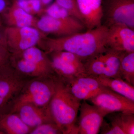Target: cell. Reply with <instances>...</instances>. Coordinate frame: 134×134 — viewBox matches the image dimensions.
<instances>
[{
    "label": "cell",
    "mask_w": 134,
    "mask_h": 134,
    "mask_svg": "<svg viewBox=\"0 0 134 134\" xmlns=\"http://www.w3.org/2000/svg\"><path fill=\"white\" fill-rule=\"evenodd\" d=\"M37 28L44 33L58 37L69 36L83 31L86 29L82 22L74 17L56 18L46 15L37 22Z\"/></svg>",
    "instance_id": "ba28073f"
},
{
    "label": "cell",
    "mask_w": 134,
    "mask_h": 134,
    "mask_svg": "<svg viewBox=\"0 0 134 134\" xmlns=\"http://www.w3.org/2000/svg\"><path fill=\"white\" fill-rule=\"evenodd\" d=\"M16 1H21V0H16Z\"/></svg>",
    "instance_id": "836d02e7"
},
{
    "label": "cell",
    "mask_w": 134,
    "mask_h": 134,
    "mask_svg": "<svg viewBox=\"0 0 134 134\" xmlns=\"http://www.w3.org/2000/svg\"><path fill=\"white\" fill-rule=\"evenodd\" d=\"M88 100L106 115L116 112L134 114V102L105 88Z\"/></svg>",
    "instance_id": "52a82bcc"
},
{
    "label": "cell",
    "mask_w": 134,
    "mask_h": 134,
    "mask_svg": "<svg viewBox=\"0 0 134 134\" xmlns=\"http://www.w3.org/2000/svg\"><path fill=\"white\" fill-rule=\"evenodd\" d=\"M92 77L96 78L102 86L134 102V86L123 79L104 76Z\"/></svg>",
    "instance_id": "e0dca14e"
},
{
    "label": "cell",
    "mask_w": 134,
    "mask_h": 134,
    "mask_svg": "<svg viewBox=\"0 0 134 134\" xmlns=\"http://www.w3.org/2000/svg\"><path fill=\"white\" fill-rule=\"evenodd\" d=\"M105 6L103 25L121 24L134 30V0H106Z\"/></svg>",
    "instance_id": "8992f818"
},
{
    "label": "cell",
    "mask_w": 134,
    "mask_h": 134,
    "mask_svg": "<svg viewBox=\"0 0 134 134\" xmlns=\"http://www.w3.org/2000/svg\"><path fill=\"white\" fill-rule=\"evenodd\" d=\"M9 0H0V13H3L8 8Z\"/></svg>",
    "instance_id": "f1b7e54d"
},
{
    "label": "cell",
    "mask_w": 134,
    "mask_h": 134,
    "mask_svg": "<svg viewBox=\"0 0 134 134\" xmlns=\"http://www.w3.org/2000/svg\"><path fill=\"white\" fill-rule=\"evenodd\" d=\"M29 3L31 14L40 12L42 7L40 0H29Z\"/></svg>",
    "instance_id": "83f0119b"
},
{
    "label": "cell",
    "mask_w": 134,
    "mask_h": 134,
    "mask_svg": "<svg viewBox=\"0 0 134 134\" xmlns=\"http://www.w3.org/2000/svg\"><path fill=\"white\" fill-rule=\"evenodd\" d=\"M76 1L83 23L86 30H92L103 25V0Z\"/></svg>",
    "instance_id": "4fadbf2b"
},
{
    "label": "cell",
    "mask_w": 134,
    "mask_h": 134,
    "mask_svg": "<svg viewBox=\"0 0 134 134\" xmlns=\"http://www.w3.org/2000/svg\"><path fill=\"white\" fill-rule=\"evenodd\" d=\"M0 134H4L2 132H1V131H0Z\"/></svg>",
    "instance_id": "1f68e13d"
},
{
    "label": "cell",
    "mask_w": 134,
    "mask_h": 134,
    "mask_svg": "<svg viewBox=\"0 0 134 134\" xmlns=\"http://www.w3.org/2000/svg\"><path fill=\"white\" fill-rule=\"evenodd\" d=\"M10 112L16 114L32 129L43 123L55 122L48 106L42 107L30 103H19L15 105Z\"/></svg>",
    "instance_id": "8fae6325"
},
{
    "label": "cell",
    "mask_w": 134,
    "mask_h": 134,
    "mask_svg": "<svg viewBox=\"0 0 134 134\" xmlns=\"http://www.w3.org/2000/svg\"><path fill=\"white\" fill-rule=\"evenodd\" d=\"M108 28L104 25L85 32L55 38L45 37L44 49L47 54L66 51L74 54L84 63L104 53Z\"/></svg>",
    "instance_id": "6da1fadb"
},
{
    "label": "cell",
    "mask_w": 134,
    "mask_h": 134,
    "mask_svg": "<svg viewBox=\"0 0 134 134\" xmlns=\"http://www.w3.org/2000/svg\"><path fill=\"white\" fill-rule=\"evenodd\" d=\"M81 102L72 95L66 83L58 76L55 92L48 107L53 120L63 134H78L77 116Z\"/></svg>",
    "instance_id": "7a4b0ae2"
},
{
    "label": "cell",
    "mask_w": 134,
    "mask_h": 134,
    "mask_svg": "<svg viewBox=\"0 0 134 134\" xmlns=\"http://www.w3.org/2000/svg\"><path fill=\"white\" fill-rule=\"evenodd\" d=\"M57 3L67 10L70 14L82 23L81 17L77 7L76 0H55Z\"/></svg>",
    "instance_id": "484cf974"
},
{
    "label": "cell",
    "mask_w": 134,
    "mask_h": 134,
    "mask_svg": "<svg viewBox=\"0 0 134 134\" xmlns=\"http://www.w3.org/2000/svg\"><path fill=\"white\" fill-rule=\"evenodd\" d=\"M102 54L90 58L84 63L85 75L90 76H104L105 73V66Z\"/></svg>",
    "instance_id": "7402d4cb"
},
{
    "label": "cell",
    "mask_w": 134,
    "mask_h": 134,
    "mask_svg": "<svg viewBox=\"0 0 134 134\" xmlns=\"http://www.w3.org/2000/svg\"><path fill=\"white\" fill-rule=\"evenodd\" d=\"M3 32L7 47L11 53L21 52L36 46L45 37L38 29L32 27L8 26Z\"/></svg>",
    "instance_id": "5b68a950"
},
{
    "label": "cell",
    "mask_w": 134,
    "mask_h": 134,
    "mask_svg": "<svg viewBox=\"0 0 134 134\" xmlns=\"http://www.w3.org/2000/svg\"><path fill=\"white\" fill-rule=\"evenodd\" d=\"M29 134H63L62 130L55 122L43 123L34 128Z\"/></svg>",
    "instance_id": "cb8c5ba5"
},
{
    "label": "cell",
    "mask_w": 134,
    "mask_h": 134,
    "mask_svg": "<svg viewBox=\"0 0 134 134\" xmlns=\"http://www.w3.org/2000/svg\"><path fill=\"white\" fill-rule=\"evenodd\" d=\"M30 79L19 74L11 66L0 72V115L10 111Z\"/></svg>",
    "instance_id": "277c9868"
},
{
    "label": "cell",
    "mask_w": 134,
    "mask_h": 134,
    "mask_svg": "<svg viewBox=\"0 0 134 134\" xmlns=\"http://www.w3.org/2000/svg\"><path fill=\"white\" fill-rule=\"evenodd\" d=\"M62 80L66 84L72 95L81 101L88 100L105 88L96 78L85 75Z\"/></svg>",
    "instance_id": "7c38bea8"
},
{
    "label": "cell",
    "mask_w": 134,
    "mask_h": 134,
    "mask_svg": "<svg viewBox=\"0 0 134 134\" xmlns=\"http://www.w3.org/2000/svg\"><path fill=\"white\" fill-rule=\"evenodd\" d=\"M48 54L50 55L54 72L61 79L66 80L85 75L76 67L65 62L53 53Z\"/></svg>",
    "instance_id": "ac0fdd59"
},
{
    "label": "cell",
    "mask_w": 134,
    "mask_h": 134,
    "mask_svg": "<svg viewBox=\"0 0 134 134\" xmlns=\"http://www.w3.org/2000/svg\"><path fill=\"white\" fill-rule=\"evenodd\" d=\"M51 53H53L65 62L76 67L85 74L84 63L79 57L74 54L66 51L53 52Z\"/></svg>",
    "instance_id": "603a6c76"
},
{
    "label": "cell",
    "mask_w": 134,
    "mask_h": 134,
    "mask_svg": "<svg viewBox=\"0 0 134 134\" xmlns=\"http://www.w3.org/2000/svg\"><path fill=\"white\" fill-rule=\"evenodd\" d=\"M10 64L18 73L30 79L55 74L14 54L11 53Z\"/></svg>",
    "instance_id": "9a60e30c"
},
{
    "label": "cell",
    "mask_w": 134,
    "mask_h": 134,
    "mask_svg": "<svg viewBox=\"0 0 134 134\" xmlns=\"http://www.w3.org/2000/svg\"><path fill=\"white\" fill-rule=\"evenodd\" d=\"M77 124L78 134H97L105 115L97 107L86 100L81 103Z\"/></svg>",
    "instance_id": "30bf717a"
},
{
    "label": "cell",
    "mask_w": 134,
    "mask_h": 134,
    "mask_svg": "<svg viewBox=\"0 0 134 134\" xmlns=\"http://www.w3.org/2000/svg\"><path fill=\"white\" fill-rule=\"evenodd\" d=\"M1 26V20H0V26Z\"/></svg>",
    "instance_id": "d6a6232c"
},
{
    "label": "cell",
    "mask_w": 134,
    "mask_h": 134,
    "mask_svg": "<svg viewBox=\"0 0 134 134\" xmlns=\"http://www.w3.org/2000/svg\"><path fill=\"white\" fill-rule=\"evenodd\" d=\"M58 79L55 74L30 79L24 86L14 105L28 103L42 107H48L55 92Z\"/></svg>",
    "instance_id": "3957f363"
},
{
    "label": "cell",
    "mask_w": 134,
    "mask_h": 134,
    "mask_svg": "<svg viewBox=\"0 0 134 134\" xmlns=\"http://www.w3.org/2000/svg\"><path fill=\"white\" fill-rule=\"evenodd\" d=\"M106 46L107 49L120 52H134V30L121 24L108 27Z\"/></svg>",
    "instance_id": "9c48e42d"
},
{
    "label": "cell",
    "mask_w": 134,
    "mask_h": 134,
    "mask_svg": "<svg viewBox=\"0 0 134 134\" xmlns=\"http://www.w3.org/2000/svg\"><path fill=\"white\" fill-rule=\"evenodd\" d=\"M3 13L5 21L9 26L32 27L38 29V20L20 7L16 0L13 1Z\"/></svg>",
    "instance_id": "5bb4252c"
},
{
    "label": "cell",
    "mask_w": 134,
    "mask_h": 134,
    "mask_svg": "<svg viewBox=\"0 0 134 134\" xmlns=\"http://www.w3.org/2000/svg\"><path fill=\"white\" fill-rule=\"evenodd\" d=\"M120 74L121 79L134 86V52L121 54Z\"/></svg>",
    "instance_id": "44dd1931"
},
{
    "label": "cell",
    "mask_w": 134,
    "mask_h": 134,
    "mask_svg": "<svg viewBox=\"0 0 134 134\" xmlns=\"http://www.w3.org/2000/svg\"><path fill=\"white\" fill-rule=\"evenodd\" d=\"M122 52L107 49L102 54L105 66L104 77L113 78H121L120 74V55Z\"/></svg>",
    "instance_id": "ffe728a7"
},
{
    "label": "cell",
    "mask_w": 134,
    "mask_h": 134,
    "mask_svg": "<svg viewBox=\"0 0 134 134\" xmlns=\"http://www.w3.org/2000/svg\"><path fill=\"white\" fill-rule=\"evenodd\" d=\"M44 12L46 15L54 18H65L73 17L67 10L58 5L55 2L46 8Z\"/></svg>",
    "instance_id": "d4e9b609"
},
{
    "label": "cell",
    "mask_w": 134,
    "mask_h": 134,
    "mask_svg": "<svg viewBox=\"0 0 134 134\" xmlns=\"http://www.w3.org/2000/svg\"><path fill=\"white\" fill-rule=\"evenodd\" d=\"M53 0H40L41 5L43 7H45L50 4Z\"/></svg>",
    "instance_id": "4dcf8cb0"
},
{
    "label": "cell",
    "mask_w": 134,
    "mask_h": 134,
    "mask_svg": "<svg viewBox=\"0 0 134 134\" xmlns=\"http://www.w3.org/2000/svg\"><path fill=\"white\" fill-rule=\"evenodd\" d=\"M10 56L11 53L7 47L0 46V72L11 66Z\"/></svg>",
    "instance_id": "4316f807"
},
{
    "label": "cell",
    "mask_w": 134,
    "mask_h": 134,
    "mask_svg": "<svg viewBox=\"0 0 134 134\" xmlns=\"http://www.w3.org/2000/svg\"><path fill=\"white\" fill-rule=\"evenodd\" d=\"M12 54L30 61L52 74H55L48 54L36 46L32 47L21 52Z\"/></svg>",
    "instance_id": "d6986e66"
},
{
    "label": "cell",
    "mask_w": 134,
    "mask_h": 134,
    "mask_svg": "<svg viewBox=\"0 0 134 134\" xmlns=\"http://www.w3.org/2000/svg\"><path fill=\"white\" fill-rule=\"evenodd\" d=\"M32 129L15 113L0 115V131L4 134H29Z\"/></svg>",
    "instance_id": "2e32d148"
},
{
    "label": "cell",
    "mask_w": 134,
    "mask_h": 134,
    "mask_svg": "<svg viewBox=\"0 0 134 134\" xmlns=\"http://www.w3.org/2000/svg\"><path fill=\"white\" fill-rule=\"evenodd\" d=\"M0 46L7 47L6 39L4 32L0 30Z\"/></svg>",
    "instance_id": "f546056e"
}]
</instances>
